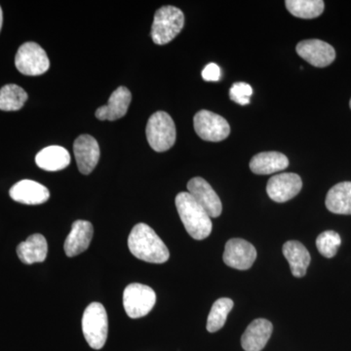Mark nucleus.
<instances>
[{
	"label": "nucleus",
	"instance_id": "nucleus-1",
	"mask_svg": "<svg viewBox=\"0 0 351 351\" xmlns=\"http://www.w3.org/2000/svg\"><path fill=\"white\" fill-rule=\"evenodd\" d=\"M132 255L151 263H164L169 260L170 253L166 245L151 226L140 223L134 226L128 237Z\"/></svg>",
	"mask_w": 351,
	"mask_h": 351
},
{
	"label": "nucleus",
	"instance_id": "nucleus-2",
	"mask_svg": "<svg viewBox=\"0 0 351 351\" xmlns=\"http://www.w3.org/2000/svg\"><path fill=\"white\" fill-rule=\"evenodd\" d=\"M176 207L184 228L193 239H207L212 232L211 217L189 193H180L176 197Z\"/></svg>",
	"mask_w": 351,
	"mask_h": 351
},
{
	"label": "nucleus",
	"instance_id": "nucleus-3",
	"mask_svg": "<svg viewBox=\"0 0 351 351\" xmlns=\"http://www.w3.org/2000/svg\"><path fill=\"white\" fill-rule=\"evenodd\" d=\"M82 331L88 345L93 350H101L106 345L108 332V314L100 302H92L85 309Z\"/></svg>",
	"mask_w": 351,
	"mask_h": 351
},
{
	"label": "nucleus",
	"instance_id": "nucleus-4",
	"mask_svg": "<svg viewBox=\"0 0 351 351\" xmlns=\"http://www.w3.org/2000/svg\"><path fill=\"white\" fill-rule=\"evenodd\" d=\"M184 25V13L175 6H163L154 14L152 38L158 45L171 43L182 32Z\"/></svg>",
	"mask_w": 351,
	"mask_h": 351
},
{
	"label": "nucleus",
	"instance_id": "nucleus-5",
	"mask_svg": "<svg viewBox=\"0 0 351 351\" xmlns=\"http://www.w3.org/2000/svg\"><path fill=\"white\" fill-rule=\"evenodd\" d=\"M147 140L157 152L168 151L176 142V126L172 117L165 112H157L147 121Z\"/></svg>",
	"mask_w": 351,
	"mask_h": 351
},
{
	"label": "nucleus",
	"instance_id": "nucleus-6",
	"mask_svg": "<svg viewBox=\"0 0 351 351\" xmlns=\"http://www.w3.org/2000/svg\"><path fill=\"white\" fill-rule=\"evenodd\" d=\"M156 294L151 287L140 283L127 286L123 292V306L132 319L142 318L156 306Z\"/></svg>",
	"mask_w": 351,
	"mask_h": 351
},
{
	"label": "nucleus",
	"instance_id": "nucleus-7",
	"mask_svg": "<svg viewBox=\"0 0 351 351\" xmlns=\"http://www.w3.org/2000/svg\"><path fill=\"white\" fill-rule=\"evenodd\" d=\"M15 66L22 75L38 76L49 69L50 61L40 45L25 43L21 45L16 54Z\"/></svg>",
	"mask_w": 351,
	"mask_h": 351
},
{
	"label": "nucleus",
	"instance_id": "nucleus-8",
	"mask_svg": "<svg viewBox=\"0 0 351 351\" xmlns=\"http://www.w3.org/2000/svg\"><path fill=\"white\" fill-rule=\"evenodd\" d=\"M193 126L196 134L208 142H221L230 133L228 122L221 115L209 110H203L196 113Z\"/></svg>",
	"mask_w": 351,
	"mask_h": 351
},
{
	"label": "nucleus",
	"instance_id": "nucleus-9",
	"mask_svg": "<svg viewBox=\"0 0 351 351\" xmlns=\"http://www.w3.org/2000/svg\"><path fill=\"white\" fill-rule=\"evenodd\" d=\"M257 258L255 247L244 239H232L226 242L223 262L228 267L239 270L250 269Z\"/></svg>",
	"mask_w": 351,
	"mask_h": 351
},
{
	"label": "nucleus",
	"instance_id": "nucleus-10",
	"mask_svg": "<svg viewBox=\"0 0 351 351\" xmlns=\"http://www.w3.org/2000/svg\"><path fill=\"white\" fill-rule=\"evenodd\" d=\"M298 54L316 68H325L336 59V51L329 43L319 39L301 41L295 47Z\"/></svg>",
	"mask_w": 351,
	"mask_h": 351
},
{
	"label": "nucleus",
	"instance_id": "nucleus-11",
	"mask_svg": "<svg viewBox=\"0 0 351 351\" xmlns=\"http://www.w3.org/2000/svg\"><path fill=\"white\" fill-rule=\"evenodd\" d=\"M302 188V182L299 175L283 173L270 178L267 191L270 199L284 203L299 195Z\"/></svg>",
	"mask_w": 351,
	"mask_h": 351
},
{
	"label": "nucleus",
	"instance_id": "nucleus-12",
	"mask_svg": "<svg viewBox=\"0 0 351 351\" xmlns=\"http://www.w3.org/2000/svg\"><path fill=\"white\" fill-rule=\"evenodd\" d=\"M188 191L211 218L221 216L223 211L221 199L207 181L200 177L193 178L189 182Z\"/></svg>",
	"mask_w": 351,
	"mask_h": 351
},
{
	"label": "nucleus",
	"instance_id": "nucleus-13",
	"mask_svg": "<svg viewBox=\"0 0 351 351\" xmlns=\"http://www.w3.org/2000/svg\"><path fill=\"white\" fill-rule=\"evenodd\" d=\"M73 154L80 173L89 175L93 172L100 159V147L92 136L82 135L75 141Z\"/></svg>",
	"mask_w": 351,
	"mask_h": 351
},
{
	"label": "nucleus",
	"instance_id": "nucleus-14",
	"mask_svg": "<svg viewBox=\"0 0 351 351\" xmlns=\"http://www.w3.org/2000/svg\"><path fill=\"white\" fill-rule=\"evenodd\" d=\"M94 228L90 221L78 219L73 223L71 232L64 241V253L69 258L86 251L93 239Z\"/></svg>",
	"mask_w": 351,
	"mask_h": 351
},
{
	"label": "nucleus",
	"instance_id": "nucleus-15",
	"mask_svg": "<svg viewBox=\"0 0 351 351\" xmlns=\"http://www.w3.org/2000/svg\"><path fill=\"white\" fill-rule=\"evenodd\" d=\"M11 198L25 205H39L47 202L50 193L46 186L32 180H23L14 184L10 191Z\"/></svg>",
	"mask_w": 351,
	"mask_h": 351
},
{
	"label": "nucleus",
	"instance_id": "nucleus-16",
	"mask_svg": "<svg viewBox=\"0 0 351 351\" xmlns=\"http://www.w3.org/2000/svg\"><path fill=\"white\" fill-rule=\"evenodd\" d=\"M131 101L132 95L128 88L120 86L110 95L107 105L96 110V117L98 119L108 120V121L121 119L126 114Z\"/></svg>",
	"mask_w": 351,
	"mask_h": 351
},
{
	"label": "nucleus",
	"instance_id": "nucleus-17",
	"mask_svg": "<svg viewBox=\"0 0 351 351\" xmlns=\"http://www.w3.org/2000/svg\"><path fill=\"white\" fill-rule=\"evenodd\" d=\"M271 322L267 319L254 320L242 335L241 346L245 351H262L272 334Z\"/></svg>",
	"mask_w": 351,
	"mask_h": 351
},
{
	"label": "nucleus",
	"instance_id": "nucleus-18",
	"mask_svg": "<svg viewBox=\"0 0 351 351\" xmlns=\"http://www.w3.org/2000/svg\"><path fill=\"white\" fill-rule=\"evenodd\" d=\"M48 244L43 234L36 233L18 245L17 255L25 265L43 263L47 258Z\"/></svg>",
	"mask_w": 351,
	"mask_h": 351
},
{
	"label": "nucleus",
	"instance_id": "nucleus-19",
	"mask_svg": "<svg viewBox=\"0 0 351 351\" xmlns=\"http://www.w3.org/2000/svg\"><path fill=\"white\" fill-rule=\"evenodd\" d=\"M250 169L257 175H269L285 170L289 166V159L280 152H261L251 159Z\"/></svg>",
	"mask_w": 351,
	"mask_h": 351
},
{
	"label": "nucleus",
	"instance_id": "nucleus-20",
	"mask_svg": "<svg viewBox=\"0 0 351 351\" xmlns=\"http://www.w3.org/2000/svg\"><path fill=\"white\" fill-rule=\"evenodd\" d=\"M36 163L43 170L56 172L68 167L71 164V154L63 147L51 145L38 152Z\"/></svg>",
	"mask_w": 351,
	"mask_h": 351
},
{
	"label": "nucleus",
	"instance_id": "nucleus-21",
	"mask_svg": "<svg viewBox=\"0 0 351 351\" xmlns=\"http://www.w3.org/2000/svg\"><path fill=\"white\" fill-rule=\"evenodd\" d=\"M283 255L290 265L291 271L295 277L306 276L311 263V255L306 247L299 241L286 242L283 246Z\"/></svg>",
	"mask_w": 351,
	"mask_h": 351
},
{
	"label": "nucleus",
	"instance_id": "nucleus-22",
	"mask_svg": "<svg viewBox=\"0 0 351 351\" xmlns=\"http://www.w3.org/2000/svg\"><path fill=\"white\" fill-rule=\"evenodd\" d=\"M327 209L334 214L351 215V182L337 184L328 191Z\"/></svg>",
	"mask_w": 351,
	"mask_h": 351
},
{
	"label": "nucleus",
	"instance_id": "nucleus-23",
	"mask_svg": "<svg viewBox=\"0 0 351 351\" xmlns=\"http://www.w3.org/2000/svg\"><path fill=\"white\" fill-rule=\"evenodd\" d=\"M27 100V92L18 85L7 84L0 89V110L4 112L21 110Z\"/></svg>",
	"mask_w": 351,
	"mask_h": 351
},
{
	"label": "nucleus",
	"instance_id": "nucleus-24",
	"mask_svg": "<svg viewBox=\"0 0 351 351\" xmlns=\"http://www.w3.org/2000/svg\"><path fill=\"white\" fill-rule=\"evenodd\" d=\"M285 4L289 12L301 19H314L324 11L322 0H287Z\"/></svg>",
	"mask_w": 351,
	"mask_h": 351
},
{
	"label": "nucleus",
	"instance_id": "nucleus-25",
	"mask_svg": "<svg viewBox=\"0 0 351 351\" xmlns=\"http://www.w3.org/2000/svg\"><path fill=\"white\" fill-rule=\"evenodd\" d=\"M233 307L232 300L228 298H221L217 300L212 306L207 319L208 332H215L221 330L226 324L228 313L232 311Z\"/></svg>",
	"mask_w": 351,
	"mask_h": 351
},
{
	"label": "nucleus",
	"instance_id": "nucleus-26",
	"mask_svg": "<svg viewBox=\"0 0 351 351\" xmlns=\"http://www.w3.org/2000/svg\"><path fill=\"white\" fill-rule=\"evenodd\" d=\"M341 243V239L339 233L332 230L321 233L316 239V247L321 255L324 256L325 258L335 257Z\"/></svg>",
	"mask_w": 351,
	"mask_h": 351
},
{
	"label": "nucleus",
	"instance_id": "nucleus-27",
	"mask_svg": "<svg viewBox=\"0 0 351 351\" xmlns=\"http://www.w3.org/2000/svg\"><path fill=\"white\" fill-rule=\"evenodd\" d=\"M253 94L251 85L245 82H237L232 85L230 90V100L240 106H246L250 104V97Z\"/></svg>",
	"mask_w": 351,
	"mask_h": 351
},
{
	"label": "nucleus",
	"instance_id": "nucleus-28",
	"mask_svg": "<svg viewBox=\"0 0 351 351\" xmlns=\"http://www.w3.org/2000/svg\"><path fill=\"white\" fill-rule=\"evenodd\" d=\"M221 69L217 64H208L202 71V78L205 82H217L221 80Z\"/></svg>",
	"mask_w": 351,
	"mask_h": 351
},
{
	"label": "nucleus",
	"instance_id": "nucleus-29",
	"mask_svg": "<svg viewBox=\"0 0 351 351\" xmlns=\"http://www.w3.org/2000/svg\"><path fill=\"white\" fill-rule=\"evenodd\" d=\"M2 23H3V13H2L1 7H0V31H1Z\"/></svg>",
	"mask_w": 351,
	"mask_h": 351
},
{
	"label": "nucleus",
	"instance_id": "nucleus-30",
	"mask_svg": "<svg viewBox=\"0 0 351 351\" xmlns=\"http://www.w3.org/2000/svg\"><path fill=\"white\" fill-rule=\"evenodd\" d=\"M350 107L351 108V99H350Z\"/></svg>",
	"mask_w": 351,
	"mask_h": 351
}]
</instances>
